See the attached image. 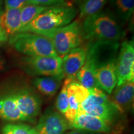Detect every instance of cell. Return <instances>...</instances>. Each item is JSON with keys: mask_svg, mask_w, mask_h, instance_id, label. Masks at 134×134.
<instances>
[{"mask_svg": "<svg viewBox=\"0 0 134 134\" xmlns=\"http://www.w3.org/2000/svg\"><path fill=\"white\" fill-rule=\"evenodd\" d=\"M80 114H86L96 117L109 125L114 120L117 115L120 113L116 106L112 103L111 100H110L107 103L89 107Z\"/></svg>", "mask_w": 134, "mask_h": 134, "instance_id": "cell-17", "label": "cell"}, {"mask_svg": "<svg viewBox=\"0 0 134 134\" xmlns=\"http://www.w3.org/2000/svg\"><path fill=\"white\" fill-rule=\"evenodd\" d=\"M8 38V36L6 34L4 30L0 27V43L6 42Z\"/></svg>", "mask_w": 134, "mask_h": 134, "instance_id": "cell-27", "label": "cell"}, {"mask_svg": "<svg viewBox=\"0 0 134 134\" xmlns=\"http://www.w3.org/2000/svg\"><path fill=\"white\" fill-rule=\"evenodd\" d=\"M10 44L27 57H58L48 38L31 32H21L11 37Z\"/></svg>", "mask_w": 134, "mask_h": 134, "instance_id": "cell-4", "label": "cell"}, {"mask_svg": "<svg viewBox=\"0 0 134 134\" xmlns=\"http://www.w3.org/2000/svg\"><path fill=\"white\" fill-rule=\"evenodd\" d=\"M76 81L84 88L88 90L99 88L98 83L95 78L94 68L85 61V64L77 73Z\"/></svg>", "mask_w": 134, "mask_h": 134, "instance_id": "cell-20", "label": "cell"}, {"mask_svg": "<svg viewBox=\"0 0 134 134\" xmlns=\"http://www.w3.org/2000/svg\"><path fill=\"white\" fill-rule=\"evenodd\" d=\"M38 134H65L69 122L60 113L48 109L38 120L35 127Z\"/></svg>", "mask_w": 134, "mask_h": 134, "instance_id": "cell-9", "label": "cell"}, {"mask_svg": "<svg viewBox=\"0 0 134 134\" xmlns=\"http://www.w3.org/2000/svg\"><path fill=\"white\" fill-rule=\"evenodd\" d=\"M3 68H4V62L0 58V71L3 70Z\"/></svg>", "mask_w": 134, "mask_h": 134, "instance_id": "cell-29", "label": "cell"}, {"mask_svg": "<svg viewBox=\"0 0 134 134\" xmlns=\"http://www.w3.org/2000/svg\"><path fill=\"white\" fill-rule=\"evenodd\" d=\"M111 101L120 114L131 108L133 102L134 81H127L117 86L112 92Z\"/></svg>", "mask_w": 134, "mask_h": 134, "instance_id": "cell-13", "label": "cell"}, {"mask_svg": "<svg viewBox=\"0 0 134 134\" xmlns=\"http://www.w3.org/2000/svg\"><path fill=\"white\" fill-rule=\"evenodd\" d=\"M62 60L59 57H25L23 59L24 67L31 75L52 76L62 80L65 78L62 68Z\"/></svg>", "mask_w": 134, "mask_h": 134, "instance_id": "cell-5", "label": "cell"}, {"mask_svg": "<svg viewBox=\"0 0 134 134\" xmlns=\"http://www.w3.org/2000/svg\"><path fill=\"white\" fill-rule=\"evenodd\" d=\"M2 3H3V0H0V10H1V6L2 5Z\"/></svg>", "mask_w": 134, "mask_h": 134, "instance_id": "cell-30", "label": "cell"}, {"mask_svg": "<svg viewBox=\"0 0 134 134\" xmlns=\"http://www.w3.org/2000/svg\"><path fill=\"white\" fill-rule=\"evenodd\" d=\"M76 81L71 78H65L62 88L60 90V93L56 101V107L59 113L62 115H65L68 108V97L67 93V88L68 85L71 82Z\"/></svg>", "mask_w": 134, "mask_h": 134, "instance_id": "cell-23", "label": "cell"}, {"mask_svg": "<svg viewBox=\"0 0 134 134\" xmlns=\"http://www.w3.org/2000/svg\"><path fill=\"white\" fill-rule=\"evenodd\" d=\"M77 13V9L70 4L48 6L36 19L20 30L19 33L38 34L58 29L71 23Z\"/></svg>", "mask_w": 134, "mask_h": 134, "instance_id": "cell-2", "label": "cell"}, {"mask_svg": "<svg viewBox=\"0 0 134 134\" xmlns=\"http://www.w3.org/2000/svg\"><path fill=\"white\" fill-rule=\"evenodd\" d=\"M48 38L59 57L62 58L71 50L81 44L83 37L81 24L79 20H75L66 26L37 34Z\"/></svg>", "mask_w": 134, "mask_h": 134, "instance_id": "cell-3", "label": "cell"}, {"mask_svg": "<svg viewBox=\"0 0 134 134\" xmlns=\"http://www.w3.org/2000/svg\"><path fill=\"white\" fill-rule=\"evenodd\" d=\"M21 9H5L0 16V27L6 34L14 36L19 33L21 27Z\"/></svg>", "mask_w": 134, "mask_h": 134, "instance_id": "cell-16", "label": "cell"}, {"mask_svg": "<svg viewBox=\"0 0 134 134\" xmlns=\"http://www.w3.org/2000/svg\"><path fill=\"white\" fill-rule=\"evenodd\" d=\"M83 39L95 42L110 41L119 42L125 32L112 13L100 11L85 18L81 24Z\"/></svg>", "mask_w": 134, "mask_h": 134, "instance_id": "cell-1", "label": "cell"}, {"mask_svg": "<svg viewBox=\"0 0 134 134\" xmlns=\"http://www.w3.org/2000/svg\"><path fill=\"white\" fill-rule=\"evenodd\" d=\"M21 113L28 122H34L41 110L42 101L37 94L31 90L23 88L9 92Z\"/></svg>", "mask_w": 134, "mask_h": 134, "instance_id": "cell-8", "label": "cell"}, {"mask_svg": "<svg viewBox=\"0 0 134 134\" xmlns=\"http://www.w3.org/2000/svg\"><path fill=\"white\" fill-rule=\"evenodd\" d=\"M67 93L68 97V108L64 117L70 124L76 117L80 105L88 98L90 90L84 88L78 82L75 81L68 85Z\"/></svg>", "mask_w": 134, "mask_h": 134, "instance_id": "cell-10", "label": "cell"}, {"mask_svg": "<svg viewBox=\"0 0 134 134\" xmlns=\"http://www.w3.org/2000/svg\"><path fill=\"white\" fill-rule=\"evenodd\" d=\"M68 0H29L30 4L39 6H55L58 4H69Z\"/></svg>", "mask_w": 134, "mask_h": 134, "instance_id": "cell-26", "label": "cell"}, {"mask_svg": "<svg viewBox=\"0 0 134 134\" xmlns=\"http://www.w3.org/2000/svg\"><path fill=\"white\" fill-rule=\"evenodd\" d=\"M60 80L52 76H37L32 80V84L41 94L46 96H53L61 85Z\"/></svg>", "mask_w": 134, "mask_h": 134, "instance_id": "cell-19", "label": "cell"}, {"mask_svg": "<svg viewBox=\"0 0 134 134\" xmlns=\"http://www.w3.org/2000/svg\"><path fill=\"white\" fill-rule=\"evenodd\" d=\"M108 0H76L79 9L80 18H88L96 14L104 8Z\"/></svg>", "mask_w": 134, "mask_h": 134, "instance_id": "cell-21", "label": "cell"}, {"mask_svg": "<svg viewBox=\"0 0 134 134\" xmlns=\"http://www.w3.org/2000/svg\"><path fill=\"white\" fill-rule=\"evenodd\" d=\"M87 48L86 62L94 70L117 60L120 44L117 41L92 42Z\"/></svg>", "mask_w": 134, "mask_h": 134, "instance_id": "cell-6", "label": "cell"}, {"mask_svg": "<svg viewBox=\"0 0 134 134\" xmlns=\"http://www.w3.org/2000/svg\"><path fill=\"white\" fill-rule=\"evenodd\" d=\"M86 53L87 48L78 47L62 58V68L65 78L76 81L77 73L86 61Z\"/></svg>", "mask_w": 134, "mask_h": 134, "instance_id": "cell-11", "label": "cell"}, {"mask_svg": "<svg viewBox=\"0 0 134 134\" xmlns=\"http://www.w3.org/2000/svg\"><path fill=\"white\" fill-rule=\"evenodd\" d=\"M116 60L94 70L99 88L108 94H112L117 84Z\"/></svg>", "mask_w": 134, "mask_h": 134, "instance_id": "cell-12", "label": "cell"}, {"mask_svg": "<svg viewBox=\"0 0 134 134\" xmlns=\"http://www.w3.org/2000/svg\"><path fill=\"white\" fill-rule=\"evenodd\" d=\"M0 118L11 122H28L19 110L10 93L0 96Z\"/></svg>", "mask_w": 134, "mask_h": 134, "instance_id": "cell-15", "label": "cell"}, {"mask_svg": "<svg viewBox=\"0 0 134 134\" xmlns=\"http://www.w3.org/2000/svg\"><path fill=\"white\" fill-rule=\"evenodd\" d=\"M1 13H2V11H1V10H0V16H1Z\"/></svg>", "mask_w": 134, "mask_h": 134, "instance_id": "cell-31", "label": "cell"}, {"mask_svg": "<svg viewBox=\"0 0 134 134\" xmlns=\"http://www.w3.org/2000/svg\"><path fill=\"white\" fill-rule=\"evenodd\" d=\"M65 134H88V133L86 131H84V130L75 129Z\"/></svg>", "mask_w": 134, "mask_h": 134, "instance_id": "cell-28", "label": "cell"}, {"mask_svg": "<svg viewBox=\"0 0 134 134\" xmlns=\"http://www.w3.org/2000/svg\"><path fill=\"white\" fill-rule=\"evenodd\" d=\"M113 13L120 24L128 23L133 14L134 0H109Z\"/></svg>", "mask_w": 134, "mask_h": 134, "instance_id": "cell-18", "label": "cell"}, {"mask_svg": "<svg viewBox=\"0 0 134 134\" xmlns=\"http://www.w3.org/2000/svg\"><path fill=\"white\" fill-rule=\"evenodd\" d=\"M117 86L123 83L134 81L133 41H125L119 47L116 60Z\"/></svg>", "mask_w": 134, "mask_h": 134, "instance_id": "cell-7", "label": "cell"}, {"mask_svg": "<svg viewBox=\"0 0 134 134\" xmlns=\"http://www.w3.org/2000/svg\"><path fill=\"white\" fill-rule=\"evenodd\" d=\"M5 9H22L30 4L29 0H5Z\"/></svg>", "mask_w": 134, "mask_h": 134, "instance_id": "cell-25", "label": "cell"}, {"mask_svg": "<svg viewBox=\"0 0 134 134\" xmlns=\"http://www.w3.org/2000/svg\"><path fill=\"white\" fill-rule=\"evenodd\" d=\"M70 129L86 132L107 133L110 131L109 125L96 117L80 114H77L73 121L69 124Z\"/></svg>", "mask_w": 134, "mask_h": 134, "instance_id": "cell-14", "label": "cell"}, {"mask_svg": "<svg viewBox=\"0 0 134 134\" xmlns=\"http://www.w3.org/2000/svg\"><path fill=\"white\" fill-rule=\"evenodd\" d=\"M3 134H38L35 127L23 124H9L3 128Z\"/></svg>", "mask_w": 134, "mask_h": 134, "instance_id": "cell-24", "label": "cell"}, {"mask_svg": "<svg viewBox=\"0 0 134 134\" xmlns=\"http://www.w3.org/2000/svg\"><path fill=\"white\" fill-rule=\"evenodd\" d=\"M48 7V6H47ZM47 6L35 4H28L21 9V29L36 19L38 15L47 9ZM20 29V30H21Z\"/></svg>", "mask_w": 134, "mask_h": 134, "instance_id": "cell-22", "label": "cell"}]
</instances>
